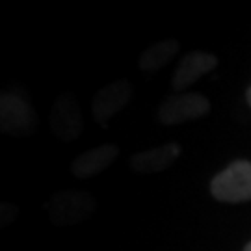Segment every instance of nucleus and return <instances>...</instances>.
Here are the masks:
<instances>
[{
    "mask_svg": "<svg viewBox=\"0 0 251 251\" xmlns=\"http://www.w3.org/2000/svg\"><path fill=\"white\" fill-rule=\"evenodd\" d=\"M95 208L97 201L86 190H62L56 192L45 203L49 220L60 227L76 225L90 220Z\"/></svg>",
    "mask_w": 251,
    "mask_h": 251,
    "instance_id": "f257e3e1",
    "label": "nucleus"
},
{
    "mask_svg": "<svg viewBox=\"0 0 251 251\" xmlns=\"http://www.w3.org/2000/svg\"><path fill=\"white\" fill-rule=\"evenodd\" d=\"M39 128V117L30 100L17 90H6L0 97V130L6 136L25 138Z\"/></svg>",
    "mask_w": 251,
    "mask_h": 251,
    "instance_id": "f03ea898",
    "label": "nucleus"
},
{
    "mask_svg": "<svg viewBox=\"0 0 251 251\" xmlns=\"http://www.w3.org/2000/svg\"><path fill=\"white\" fill-rule=\"evenodd\" d=\"M210 194L222 203L251 201V162L234 160L210 180Z\"/></svg>",
    "mask_w": 251,
    "mask_h": 251,
    "instance_id": "7ed1b4c3",
    "label": "nucleus"
},
{
    "mask_svg": "<svg viewBox=\"0 0 251 251\" xmlns=\"http://www.w3.org/2000/svg\"><path fill=\"white\" fill-rule=\"evenodd\" d=\"M208 112H210V100L203 93L182 91V93H171L170 97L162 100L156 110V119L160 125L175 126L205 117Z\"/></svg>",
    "mask_w": 251,
    "mask_h": 251,
    "instance_id": "20e7f679",
    "label": "nucleus"
},
{
    "mask_svg": "<svg viewBox=\"0 0 251 251\" xmlns=\"http://www.w3.org/2000/svg\"><path fill=\"white\" fill-rule=\"evenodd\" d=\"M218 62H220L218 56L206 52V50H192V52L184 54L171 75V90L175 93L186 91L201 76L214 71L218 67Z\"/></svg>",
    "mask_w": 251,
    "mask_h": 251,
    "instance_id": "39448f33",
    "label": "nucleus"
},
{
    "mask_svg": "<svg viewBox=\"0 0 251 251\" xmlns=\"http://www.w3.org/2000/svg\"><path fill=\"white\" fill-rule=\"evenodd\" d=\"M132 86L126 80H116L100 88L91 100V116L100 126H106L112 117H116L130 102Z\"/></svg>",
    "mask_w": 251,
    "mask_h": 251,
    "instance_id": "423d86ee",
    "label": "nucleus"
},
{
    "mask_svg": "<svg viewBox=\"0 0 251 251\" xmlns=\"http://www.w3.org/2000/svg\"><path fill=\"white\" fill-rule=\"evenodd\" d=\"M50 130L62 142H75L84 130V116L78 102L71 95H63L54 102L50 114Z\"/></svg>",
    "mask_w": 251,
    "mask_h": 251,
    "instance_id": "0eeeda50",
    "label": "nucleus"
},
{
    "mask_svg": "<svg viewBox=\"0 0 251 251\" xmlns=\"http://www.w3.org/2000/svg\"><path fill=\"white\" fill-rule=\"evenodd\" d=\"M119 156V147L116 144H102L90 151L78 154L71 162V173L76 179H91L110 168Z\"/></svg>",
    "mask_w": 251,
    "mask_h": 251,
    "instance_id": "6e6552de",
    "label": "nucleus"
},
{
    "mask_svg": "<svg viewBox=\"0 0 251 251\" xmlns=\"http://www.w3.org/2000/svg\"><path fill=\"white\" fill-rule=\"evenodd\" d=\"M180 145L177 142H168V144H162L154 149L149 151L136 152L130 156V168L136 173H145V175H151V173H160V171L168 170L173 162L180 156Z\"/></svg>",
    "mask_w": 251,
    "mask_h": 251,
    "instance_id": "1a4fd4ad",
    "label": "nucleus"
},
{
    "mask_svg": "<svg viewBox=\"0 0 251 251\" xmlns=\"http://www.w3.org/2000/svg\"><path fill=\"white\" fill-rule=\"evenodd\" d=\"M179 50L180 43L175 37L162 39V41H156L154 45H151L149 49H145L140 56V60H138V65L144 73H156L160 71L162 67H166L177 56Z\"/></svg>",
    "mask_w": 251,
    "mask_h": 251,
    "instance_id": "9d476101",
    "label": "nucleus"
},
{
    "mask_svg": "<svg viewBox=\"0 0 251 251\" xmlns=\"http://www.w3.org/2000/svg\"><path fill=\"white\" fill-rule=\"evenodd\" d=\"M246 100H248V104L251 106V86L248 88V91H246Z\"/></svg>",
    "mask_w": 251,
    "mask_h": 251,
    "instance_id": "9b49d317",
    "label": "nucleus"
},
{
    "mask_svg": "<svg viewBox=\"0 0 251 251\" xmlns=\"http://www.w3.org/2000/svg\"><path fill=\"white\" fill-rule=\"evenodd\" d=\"M244 251H251V242L246 244V248H244Z\"/></svg>",
    "mask_w": 251,
    "mask_h": 251,
    "instance_id": "f8f14e48",
    "label": "nucleus"
}]
</instances>
